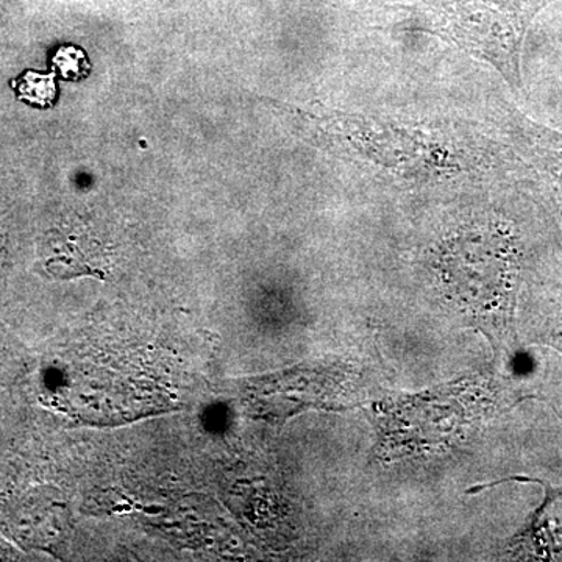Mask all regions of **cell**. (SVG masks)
<instances>
[{
    "mask_svg": "<svg viewBox=\"0 0 562 562\" xmlns=\"http://www.w3.org/2000/svg\"><path fill=\"white\" fill-rule=\"evenodd\" d=\"M473 394L469 386H447L391 403L383 414L384 442L397 449L447 446L461 435L476 409H494L487 405L464 406Z\"/></svg>",
    "mask_w": 562,
    "mask_h": 562,
    "instance_id": "4",
    "label": "cell"
},
{
    "mask_svg": "<svg viewBox=\"0 0 562 562\" xmlns=\"http://www.w3.org/2000/svg\"><path fill=\"white\" fill-rule=\"evenodd\" d=\"M328 135L333 146L349 160L362 166L383 169L387 176L414 180L427 177L436 168L442 169L443 155L432 149L427 135L408 128L392 127L375 121L355 117H328Z\"/></svg>",
    "mask_w": 562,
    "mask_h": 562,
    "instance_id": "3",
    "label": "cell"
},
{
    "mask_svg": "<svg viewBox=\"0 0 562 562\" xmlns=\"http://www.w3.org/2000/svg\"><path fill=\"white\" fill-rule=\"evenodd\" d=\"M497 124L513 149L552 191L562 209V133L508 105L501 106Z\"/></svg>",
    "mask_w": 562,
    "mask_h": 562,
    "instance_id": "5",
    "label": "cell"
},
{
    "mask_svg": "<svg viewBox=\"0 0 562 562\" xmlns=\"http://www.w3.org/2000/svg\"><path fill=\"white\" fill-rule=\"evenodd\" d=\"M513 482L539 484L543 487V501L512 539V553L520 560H562V484L553 486L547 480L535 476L513 475L498 482L480 484L471 492Z\"/></svg>",
    "mask_w": 562,
    "mask_h": 562,
    "instance_id": "6",
    "label": "cell"
},
{
    "mask_svg": "<svg viewBox=\"0 0 562 562\" xmlns=\"http://www.w3.org/2000/svg\"><path fill=\"white\" fill-rule=\"evenodd\" d=\"M550 0H458L414 10L413 27L457 44L522 90L525 36Z\"/></svg>",
    "mask_w": 562,
    "mask_h": 562,
    "instance_id": "2",
    "label": "cell"
},
{
    "mask_svg": "<svg viewBox=\"0 0 562 562\" xmlns=\"http://www.w3.org/2000/svg\"><path fill=\"white\" fill-rule=\"evenodd\" d=\"M520 258L516 236L502 224L453 239L442 255V281L450 299L502 351L516 344Z\"/></svg>",
    "mask_w": 562,
    "mask_h": 562,
    "instance_id": "1",
    "label": "cell"
},
{
    "mask_svg": "<svg viewBox=\"0 0 562 562\" xmlns=\"http://www.w3.org/2000/svg\"><path fill=\"white\" fill-rule=\"evenodd\" d=\"M543 342H546L547 346H552L553 349L562 353V319L558 322V324H553L552 327L549 328V331H546Z\"/></svg>",
    "mask_w": 562,
    "mask_h": 562,
    "instance_id": "8",
    "label": "cell"
},
{
    "mask_svg": "<svg viewBox=\"0 0 562 562\" xmlns=\"http://www.w3.org/2000/svg\"><path fill=\"white\" fill-rule=\"evenodd\" d=\"M81 61H85L83 52L72 49V47L58 52L57 58H55V63L65 77H79L85 74V70H81Z\"/></svg>",
    "mask_w": 562,
    "mask_h": 562,
    "instance_id": "7",
    "label": "cell"
}]
</instances>
